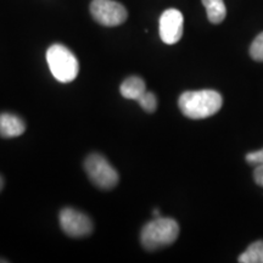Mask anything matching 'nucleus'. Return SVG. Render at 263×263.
I'll return each instance as SVG.
<instances>
[{"instance_id":"nucleus-1","label":"nucleus","mask_w":263,"mask_h":263,"mask_svg":"<svg viewBox=\"0 0 263 263\" xmlns=\"http://www.w3.org/2000/svg\"><path fill=\"white\" fill-rule=\"evenodd\" d=\"M222 95L216 90L203 89L185 91L179 97L178 106L184 116L192 120L211 117L221 110Z\"/></svg>"},{"instance_id":"nucleus-2","label":"nucleus","mask_w":263,"mask_h":263,"mask_svg":"<svg viewBox=\"0 0 263 263\" xmlns=\"http://www.w3.org/2000/svg\"><path fill=\"white\" fill-rule=\"evenodd\" d=\"M178 235V223L173 218L160 216L144 226L140 233V242L146 250L154 251L173 244Z\"/></svg>"},{"instance_id":"nucleus-3","label":"nucleus","mask_w":263,"mask_h":263,"mask_svg":"<svg viewBox=\"0 0 263 263\" xmlns=\"http://www.w3.org/2000/svg\"><path fill=\"white\" fill-rule=\"evenodd\" d=\"M47 61L51 74L61 83H70L77 78L80 62L70 49L62 44H52L47 51Z\"/></svg>"},{"instance_id":"nucleus-4","label":"nucleus","mask_w":263,"mask_h":263,"mask_svg":"<svg viewBox=\"0 0 263 263\" xmlns=\"http://www.w3.org/2000/svg\"><path fill=\"white\" fill-rule=\"evenodd\" d=\"M84 168L91 183L103 190L114 189L120 180L117 171L100 154H91L88 156Z\"/></svg>"},{"instance_id":"nucleus-5","label":"nucleus","mask_w":263,"mask_h":263,"mask_svg":"<svg viewBox=\"0 0 263 263\" xmlns=\"http://www.w3.org/2000/svg\"><path fill=\"white\" fill-rule=\"evenodd\" d=\"M90 14L98 24L105 27H116L122 25L128 17L126 8L115 0H93Z\"/></svg>"},{"instance_id":"nucleus-6","label":"nucleus","mask_w":263,"mask_h":263,"mask_svg":"<svg viewBox=\"0 0 263 263\" xmlns=\"http://www.w3.org/2000/svg\"><path fill=\"white\" fill-rule=\"evenodd\" d=\"M59 222L62 232L71 238H84L90 235L94 229V224L89 217L71 207L61 210Z\"/></svg>"},{"instance_id":"nucleus-7","label":"nucleus","mask_w":263,"mask_h":263,"mask_svg":"<svg viewBox=\"0 0 263 263\" xmlns=\"http://www.w3.org/2000/svg\"><path fill=\"white\" fill-rule=\"evenodd\" d=\"M184 17L177 9H168L160 17V37L164 44H176L183 35Z\"/></svg>"},{"instance_id":"nucleus-8","label":"nucleus","mask_w":263,"mask_h":263,"mask_svg":"<svg viewBox=\"0 0 263 263\" xmlns=\"http://www.w3.org/2000/svg\"><path fill=\"white\" fill-rule=\"evenodd\" d=\"M26 130V123L17 115L3 112L0 114V137L11 139L22 136Z\"/></svg>"},{"instance_id":"nucleus-9","label":"nucleus","mask_w":263,"mask_h":263,"mask_svg":"<svg viewBox=\"0 0 263 263\" xmlns=\"http://www.w3.org/2000/svg\"><path fill=\"white\" fill-rule=\"evenodd\" d=\"M146 91L145 82L141 80L138 76H132L128 77L126 81L120 87V93L123 98L129 99V100H138L141 95Z\"/></svg>"},{"instance_id":"nucleus-10","label":"nucleus","mask_w":263,"mask_h":263,"mask_svg":"<svg viewBox=\"0 0 263 263\" xmlns=\"http://www.w3.org/2000/svg\"><path fill=\"white\" fill-rule=\"evenodd\" d=\"M207 12V18L213 25H218L226 18L227 9L223 0H202Z\"/></svg>"},{"instance_id":"nucleus-11","label":"nucleus","mask_w":263,"mask_h":263,"mask_svg":"<svg viewBox=\"0 0 263 263\" xmlns=\"http://www.w3.org/2000/svg\"><path fill=\"white\" fill-rule=\"evenodd\" d=\"M240 263H263V241H256L239 256Z\"/></svg>"},{"instance_id":"nucleus-12","label":"nucleus","mask_w":263,"mask_h":263,"mask_svg":"<svg viewBox=\"0 0 263 263\" xmlns=\"http://www.w3.org/2000/svg\"><path fill=\"white\" fill-rule=\"evenodd\" d=\"M137 101L139 103L140 107L143 108L144 111H146V112L153 114L156 111L157 99H156V95L151 93V91H145V93L141 95Z\"/></svg>"},{"instance_id":"nucleus-13","label":"nucleus","mask_w":263,"mask_h":263,"mask_svg":"<svg viewBox=\"0 0 263 263\" xmlns=\"http://www.w3.org/2000/svg\"><path fill=\"white\" fill-rule=\"evenodd\" d=\"M250 57L255 61L263 62V32L259 33L250 47Z\"/></svg>"},{"instance_id":"nucleus-14","label":"nucleus","mask_w":263,"mask_h":263,"mask_svg":"<svg viewBox=\"0 0 263 263\" xmlns=\"http://www.w3.org/2000/svg\"><path fill=\"white\" fill-rule=\"evenodd\" d=\"M245 159L250 164H255V166H258V164H263V149L248 154Z\"/></svg>"},{"instance_id":"nucleus-15","label":"nucleus","mask_w":263,"mask_h":263,"mask_svg":"<svg viewBox=\"0 0 263 263\" xmlns=\"http://www.w3.org/2000/svg\"><path fill=\"white\" fill-rule=\"evenodd\" d=\"M254 178L255 182L257 183L259 186H263V164L256 166V168L254 171Z\"/></svg>"},{"instance_id":"nucleus-16","label":"nucleus","mask_w":263,"mask_h":263,"mask_svg":"<svg viewBox=\"0 0 263 263\" xmlns=\"http://www.w3.org/2000/svg\"><path fill=\"white\" fill-rule=\"evenodd\" d=\"M3 188H4V178L0 176V192H2Z\"/></svg>"},{"instance_id":"nucleus-17","label":"nucleus","mask_w":263,"mask_h":263,"mask_svg":"<svg viewBox=\"0 0 263 263\" xmlns=\"http://www.w3.org/2000/svg\"><path fill=\"white\" fill-rule=\"evenodd\" d=\"M153 215L155 216V217H160V212H159V210H157V209L154 210V211H153Z\"/></svg>"},{"instance_id":"nucleus-18","label":"nucleus","mask_w":263,"mask_h":263,"mask_svg":"<svg viewBox=\"0 0 263 263\" xmlns=\"http://www.w3.org/2000/svg\"><path fill=\"white\" fill-rule=\"evenodd\" d=\"M0 262H3V263H4V262H8V259H0Z\"/></svg>"}]
</instances>
